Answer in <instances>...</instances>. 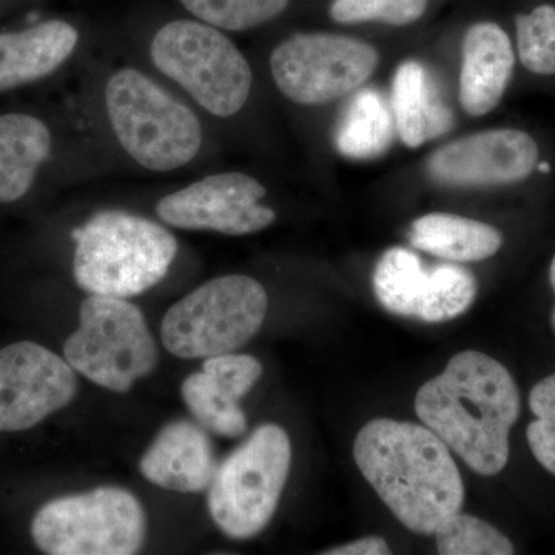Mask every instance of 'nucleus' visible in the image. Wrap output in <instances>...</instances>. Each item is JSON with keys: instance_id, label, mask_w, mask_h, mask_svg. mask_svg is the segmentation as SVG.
I'll list each match as a JSON object with an SVG mask.
<instances>
[{"instance_id": "16", "label": "nucleus", "mask_w": 555, "mask_h": 555, "mask_svg": "<svg viewBox=\"0 0 555 555\" xmlns=\"http://www.w3.org/2000/svg\"><path fill=\"white\" fill-rule=\"evenodd\" d=\"M513 46L505 31L492 22H480L463 39L460 102L467 115H488L499 105L513 76Z\"/></svg>"}, {"instance_id": "23", "label": "nucleus", "mask_w": 555, "mask_h": 555, "mask_svg": "<svg viewBox=\"0 0 555 555\" xmlns=\"http://www.w3.org/2000/svg\"><path fill=\"white\" fill-rule=\"evenodd\" d=\"M441 555H509L514 546L494 526L469 514L455 513L434 532Z\"/></svg>"}, {"instance_id": "21", "label": "nucleus", "mask_w": 555, "mask_h": 555, "mask_svg": "<svg viewBox=\"0 0 555 555\" xmlns=\"http://www.w3.org/2000/svg\"><path fill=\"white\" fill-rule=\"evenodd\" d=\"M396 134L392 107L375 89L358 91L343 113L335 145L350 159H374L387 152Z\"/></svg>"}, {"instance_id": "27", "label": "nucleus", "mask_w": 555, "mask_h": 555, "mask_svg": "<svg viewBox=\"0 0 555 555\" xmlns=\"http://www.w3.org/2000/svg\"><path fill=\"white\" fill-rule=\"evenodd\" d=\"M529 408L535 415L526 429L529 448L537 462L555 476V374L532 387Z\"/></svg>"}, {"instance_id": "19", "label": "nucleus", "mask_w": 555, "mask_h": 555, "mask_svg": "<svg viewBox=\"0 0 555 555\" xmlns=\"http://www.w3.org/2000/svg\"><path fill=\"white\" fill-rule=\"evenodd\" d=\"M50 152L46 122L24 113L0 116V204L27 195Z\"/></svg>"}, {"instance_id": "7", "label": "nucleus", "mask_w": 555, "mask_h": 555, "mask_svg": "<svg viewBox=\"0 0 555 555\" xmlns=\"http://www.w3.org/2000/svg\"><path fill=\"white\" fill-rule=\"evenodd\" d=\"M150 56L201 107L219 118L236 115L250 96V65L235 43L201 21H173L156 33Z\"/></svg>"}, {"instance_id": "10", "label": "nucleus", "mask_w": 555, "mask_h": 555, "mask_svg": "<svg viewBox=\"0 0 555 555\" xmlns=\"http://www.w3.org/2000/svg\"><path fill=\"white\" fill-rule=\"evenodd\" d=\"M378 51L363 40L332 33H299L273 50L278 89L299 105H323L360 89L378 65Z\"/></svg>"}, {"instance_id": "17", "label": "nucleus", "mask_w": 555, "mask_h": 555, "mask_svg": "<svg viewBox=\"0 0 555 555\" xmlns=\"http://www.w3.org/2000/svg\"><path fill=\"white\" fill-rule=\"evenodd\" d=\"M78 40V30L60 20L27 30L0 33V91L47 78L72 56Z\"/></svg>"}, {"instance_id": "11", "label": "nucleus", "mask_w": 555, "mask_h": 555, "mask_svg": "<svg viewBox=\"0 0 555 555\" xmlns=\"http://www.w3.org/2000/svg\"><path fill=\"white\" fill-rule=\"evenodd\" d=\"M78 377L67 360L33 341L0 350V433H20L68 406Z\"/></svg>"}, {"instance_id": "31", "label": "nucleus", "mask_w": 555, "mask_h": 555, "mask_svg": "<svg viewBox=\"0 0 555 555\" xmlns=\"http://www.w3.org/2000/svg\"><path fill=\"white\" fill-rule=\"evenodd\" d=\"M551 323H553V328H554V332H555V308L553 310V317H551Z\"/></svg>"}, {"instance_id": "6", "label": "nucleus", "mask_w": 555, "mask_h": 555, "mask_svg": "<svg viewBox=\"0 0 555 555\" xmlns=\"http://www.w3.org/2000/svg\"><path fill=\"white\" fill-rule=\"evenodd\" d=\"M292 463L286 430L262 425L225 456L208 486V511L233 540L258 535L275 516Z\"/></svg>"}, {"instance_id": "8", "label": "nucleus", "mask_w": 555, "mask_h": 555, "mask_svg": "<svg viewBox=\"0 0 555 555\" xmlns=\"http://www.w3.org/2000/svg\"><path fill=\"white\" fill-rule=\"evenodd\" d=\"M64 356L78 374L119 393L158 366V347L141 309L102 295L83 299L78 331L65 341Z\"/></svg>"}, {"instance_id": "24", "label": "nucleus", "mask_w": 555, "mask_h": 555, "mask_svg": "<svg viewBox=\"0 0 555 555\" xmlns=\"http://www.w3.org/2000/svg\"><path fill=\"white\" fill-rule=\"evenodd\" d=\"M201 22L229 31H244L275 20L288 0H181Z\"/></svg>"}, {"instance_id": "12", "label": "nucleus", "mask_w": 555, "mask_h": 555, "mask_svg": "<svg viewBox=\"0 0 555 555\" xmlns=\"http://www.w3.org/2000/svg\"><path fill=\"white\" fill-rule=\"evenodd\" d=\"M266 193L264 185L248 175H211L164 196L156 214L171 228L250 235L275 222V211L261 206Z\"/></svg>"}, {"instance_id": "25", "label": "nucleus", "mask_w": 555, "mask_h": 555, "mask_svg": "<svg viewBox=\"0 0 555 555\" xmlns=\"http://www.w3.org/2000/svg\"><path fill=\"white\" fill-rule=\"evenodd\" d=\"M517 46L521 64L537 75H555V9L537 7L517 16Z\"/></svg>"}, {"instance_id": "4", "label": "nucleus", "mask_w": 555, "mask_h": 555, "mask_svg": "<svg viewBox=\"0 0 555 555\" xmlns=\"http://www.w3.org/2000/svg\"><path fill=\"white\" fill-rule=\"evenodd\" d=\"M105 108L119 144L144 169H181L203 145L195 113L139 69L122 68L109 76Z\"/></svg>"}, {"instance_id": "9", "label": "nucleus", "mask_w": 555, "mask_h": 555, "mask_svg": "<svg viewBox=\"0 0 555 555\" xmlns=\"http://www.w3.org/2000/svg\"><path fill=\"white\" fill-rule=\"evenodd\" d=\"M145 532L144 507L115 486L51 500L31 521L33 542L50 555H133Z\"/></svg>"}, {"instance_id": "13", "label": "nucleus", "mask_w": 555, "mask_h": 555, "mask_svg": "<svg viewBox=\"0 0 555 555\" xmlns=\"http://www.w3.org/2000/svg\"><path fill=\"white\" fill-rule=\"evenodd\" d=\"M539 149L520 130H488L438 149L427 163L434 181L455 188H489L524 181L535 169Z\"/></svg>"}, {"instance_id": "14", "label": "nucleus", "mask_w": 555, "mask_h": 555, "mask_svg": "<svg viewBox=\"0 0 555 555\" xmlns=\"http://www.w3.org/2000/svg\"><path fill=\"white\" fill-rule=\"evenodd\" d=\"M261 375V363L251 356L230 352L206 358L203 371L182 383V400L196 423L208 433L241 437L246 433L247 418L240 400L250 392Z\"/></svg>"}, {"instance_id": "28", "label": "nucleus", "mask_w": 555, "mask_h": 555, "mask_svg": "<svg viewBox=\"0 0 555 555\" xmlns=\"http://www.w3.org/2000/svg\"><path fill=\"white\" fill-rule=\"evenodd\" d=\"M324 555H383L390 554V547L382 537L372 535L346 545L324 551Z\"/></svg>"}, {"instance_id": "22", "label": "nucleus", "mask_w": 555, "mask_h": 555, "mask_svg": "<svg viewBox=\"0 0 555 555\" xmlns=\"http://www.w3.org/2000/svg\"><path fill=\"white\" fill-rule=\"evenodd\" d=\"M372 284L387 312L420 320L433 291V272L414 251L392 247L378 259Z\"/></svg>"}, {"instance_id": "2", "label": "nucleus", "mask_w": 555, "mask_h": 555, "mask_svg": "<svg viewBox=\"0 0 555 555\" xmlns=\"http://www.w3.org/2000/svg\"><path fill=\"white\" fill-rule=\"evenodd\" d=\"M353 459L367 483L401 525L433 535L465 502V485L451 449L426 426L390 418L358 433Z\"/></svg>"}, {"instance_id": "15", "label": "nucleus", "mask_w": 555, "mask_h": 555, "mask_svg": "<svg viewBox=\"0 0 555 555\" xmlns=\"http://www.w3.org/2000/svg\"><path fill=\"white\" fill-rule=\"evenodd\" d=\"M217 467L207 430L189 420L164 426L139 462V469L150 483L189 494L206 491Z\"/></svg>"}, {"instance_id": "29", "label": "nucleus", "mask_w": 555, "mask_h": 555, "mask_svg": "<svg viewBox=\"0 0 555 555\" xmlns=\"http://www.w3.org/2000/svg\"><path fill=\"white\" fill-rule=\"evenodd\" d=\"M550 280H551V286H553L554 292H555V257L553 259V262H551Z\"/></svg>"}, {"instance_id": "5", "label": "nucleus", "mask_w": 555, "mask_h": 555, "mask_svg": "<svg viewBox=\"0 0 555 555\" xmlns=\"http://www.w3.org/2000/svg\"><path fill=\"white\" fill-rule=\"evenodd\" d=\"M268 308V292L254 278H215L167 310L160 339L184 360L236 352L258 334Z\"/></svg>"}, {"instance_id": "3", "label": "nucleus", "mask_w": 555, "mask_h": 555, "mask_svg": "<svg viewBox=\"0 0 555 555\" xmlns=\"http://www.w3.org/2000/svg\"><path fill=\"white\" fill-rule=\"evenodd\" d=\"M73 273L90 295L131 298L166 278L178 254L169 230L126 211H101L73 232Z\"/></svg>"}, {"instance_id": "18", "label": "nucleus", "mask_w": 555, "mask_h": 555, "mask_svg": "<svg viewBox=\"0 0 555 555\" xmlns=\"http://www.w3.org/2000/svg\"><path fill=\"white\" fill-rule=\"evenodd\" d=\"M390 107L398 137L411 149L448 133L454 126L452 109L444 104L436 80L418 61L403 62L397 68Z\"/></svg>"}, {"instance_id": "30", "label": "nucleus", "mask_w": 555, "mask_h": 555, "mask_svg": "<svg viewBox=\"0 0 555 555\" xmlns=\"http://www.w3.org/2000/svg\"><path fill=\"white\" fill-rule=\"evenodd\" d=\"M539 170L540 171H550V166H547V164H540L539 166Z\"/></svg>"}, {"instance_id": "1", "label": "nucleus", "mask_w": 555, "mask_h": 555, "mask_svg": "<svg viewBox=\"0 0 555 555\" xmlns=\"http://www.w3.org/2000/svg\"><path fill=\"white\" fill-rule=\"evenodd\" d=\"M415 412L474 473L491 477L505 469L520 393L494 358L477 350L456 353L440 375L420 387Z\"/></svg>"}, {"instance_id": "20", "label": "nucleus", "mask_w": 555, "mask_h": 555, "mask_svg": "<svg viewBox=\"0 0 555 555\" xmlns=\"http://www.w3.org/2000/svg\"><path fill=\"white\" fill-rule=\"evenodd\" d=\"M412 246L452 262H477L491 258L502 247L499 230L476 219L430 214L412 222Z\"/></svg>"}, {"instance_id": "26", "label": "nucleus", "mask_w": 555, "mask_h": 555, "mask_svg": "<svg viewBox=\"0 0 555 555\" xmlns=\"http://www.w3.org/2000/svg\"><path fill=\"white\" fill-rule=\"evenodd\" d=\"M427 0H334L331 17L339 24L383 22L387 25H409L423 16Z\"/></svg>"}]
</instances>
